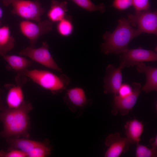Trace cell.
<instances>
[{
  "label": "cell",
  "instance_id": "1",
  "mask_svg": "<svg viewBox=\"0 0 157 157\" xmlns=\"http://www.w3.org/2000/svg\"><path fill=\"white\" fill-rule=\"evenodd\" d=\"M32 109L31 103L24 101L16 108L4 107L0 112V121L3 126L0 135L6 139L20 137L28 138L30 126L29 113Z\"/></svg>",
  "mask_w": 157,
  "mask_h": 157
},
{
  "label": "cell",
  "instance_id": "2",
  "mask_svg": "<svg viewBox=\"0 0 157 157\" xmlns=\"http://www.w3.org/2000/svg\"><path fill=\"white\" fill-rule=\"evenodd\" d=\"M141 34L132 27L127 19L121 18L118 20L113 32L106 31L103 35L104 42L101 45V50L106 54H120L129 49L128 44L132 39Z\"/></svg>",
  "mask_w": 157,
  "mask_h": 157
},
{
  "label": "cell",
  "instance_id": "3",
  "mask_svg": "<svg viewBox=\"0 0 157 157\" xmlns=\"http://www.w3.org/2000/svg\"><path fill=\"white\" fill-rule=\"evenodd\" d=\"M24 75L42 88L55 94L63 91L70 81L69 77L64 74L58 76L44 70L27 69Z\"/></svg>",
  "mask_w": 157,
  "mask_h": 157
},
{
  "label": "cell",
  "instance_id": "4",
  "mask_svg": "<svg viewBox=\"0 0 157 157\" xmlns=\"http://www.w3.org/2000/svg\"><path fill=\"white\" fill-rule=\"evenodd\" d=\"M5 6L11 5L13 7L12 14L17 15L24 20L35 22L41 21V17L45 10L38 1L29 0H3Z\"/></svg>",
  "mask_w": 157,
  "mask_h": 157
},
{
  "label": "cell",
  "instance_id": "5",
  "mask_svg": "<svg viewBox=\"0 0 157 157\" xmlns=\"http://www.w3.org/2000/svg\"><path fill=\"white\" fill-rule=\"evenodd\" d=\"M127 20L133 27H136L141 33L157 34V11L150 10L135 12L129 14Z\"/></svg>",
  "mask_w": 157,
  "mask_h": 157
},
{
  "label": "cell",
  "instance_id": "6",
  "mask_svg": "<svg viewBox=\"0 0 157 157\" xmlns=\"http://www.w3.org/2000/svg\"><path fill=\"white\" fill-rule=\"evenodd\" d=\"M34 22L24 20L19 24L21 33L29 40L32 47H35L39 38L51 31L52 27V23L49 20Z\"/></svg>",
  "mask_w": 157,
  "mask_h": 157
},
{
  "label": "cell",
  "instance_id": "7",
  "mask_svg": "<svg viewBox=\"0 0 157 157\" xmlns=\"http://www.w3.org/2000/svg\"><path fill=\"white\" fill-rule=\"evenodd\" d=\"M19 54L27 56L47 68L62 72L61 69L57 65L49 52L48 45L45 41L43 42L39 48L27 47L21 50Z\"/></svg>",
  "mask_w": 157,
  "mask_h": 157
},
{
  "label": "cell",
  "instance_id": "8",
  "mask_svg": "<svg viewBox=\"0 0 157 157\" xmlns=\"http://www.w3.org/2000/svg\"><path fill=\"white\" fill-rule=\"evenodd\" d=\"M120 54L119 66L122 69L125 67L136 65L141 62L154 61L157 60V53L154 51L140 48L128 49Z\"/></svg>",
  "mask_w": 157,
  "mask_h": 157
},
{
  "label": "cell",
  "instance_id": "9",
  "mask_svg": "<svg viewBox=\"0 0 157 157\" xmlns=\"http://www.w3.org/2000/svg\"><path fill=\"white\" fill-rule=\"evenodd\" d=\"M132 86L133 92L129 95L124 97L117 95L114 96L111 111L113 115H115L119 113L122 115H125L132 110L142 90L139 83L134 82Z\"/></svg>",
  "mask_w": 157,
  "mask_h": 157
},
{
  "label": "cell",
  "instance_id": "10",
  "mask_svg": "<svg viewBox=\"0 0 157 157\" xmlns=\"http://www.w3.org/2000/svg\"><path fill=\"white\" fill-rule=\"evenodd\" d=\"M104 143L108 147L105 154V157H119L128 150L130 144L126 137H122L118 132L108 135Z\"/></svg>",
  "mask_w": 157,
  "mask_h": 157
},
{
  "label": "cell",
  "instance_id": "11",
  "mask_svg": "<svg viewBox=\"0 0 157 157\" xmlns=\"http://www.w3.org/2000/svg\"><path fill=\"white\" fill-rule=\"evenodd\" d=\"M122 67H116L109 64L106 69V74L104 80V92L105 93L117 94L118 90L122 84Z\"/></svg>",
  "mask_w": 157,
  "mask_h": 157
},
{
  "label": "cell",
  "instance_id": "12",
  "mask_svg": "<svg viewBox=\"0 0 157 157\" xmlns=\"http://www.w3.org/2000/svg\"><path fill=\"white\" fill-rule=\"evenodd\" d=\"M63 100L69 108L73 111L83 107L88 102L84 90L79 87L67 90Z\"/></svg>",
  "mask_w": 157,
  "mask_h": 157
},
{
  "label": "cell",
  "instance_id": "13",
  "mask_svg": "<svg viewBox=\"0 0 157 157\" xmlns=\"http://www.w3.org/2000/svg\"><path fill=\"white\" fill-rule=\"evenodd\" d=\"M138 72L145 73L146 77L145 84L142 87L141 90L147 93L157 90V68L156 67L146 65L143 62H141L136 65Z\"/></svg>",
  "mask_w": 157,
  "mask_h": 157
},
{
  "label": "cell",
  "instance_id": "14",
  "mask_svg": "<svg viewBox=\"0 0 157 157\" xmlns=\"http://www.w3.org/2000/svg\"><path fill=\"white\" fill-rule=\"evenodd\" d=\"M144 127L142 122L135 118L126 122L124 125L125 134L130 144L139 143Z\"/></svg>",
  "mask_w": 157,
  "mask_h": 157
},
{
  "label": "cell",
  "instance_id": "15",
  "mask_svg": "<svg viewBox=\"0 0 157 157\" xmlns=\"http://www.w3.org/2000/svg\"><path fill=\"white\" fill-rule=\"evenodd\" d=\"M2 56L10 67L18 74H24L28 68L33 65V61L21 56L6 54Z\"/></svg>",
  "mask_w": 157,
  "mask_h": 157
},
{
  "label": "cell",
  "instance_id": "16",
  "mask_svg": "<svg viewBox=\"0 0 157 157\" xmlns=\"http://www.w3.org/2000/svg\"><path fill=\"white\" fill-rule=\"evenodd\" d=\"M6 140L10 145L8 149H18L26 154L40 145L43 142L31 140L28 138H7L6 139Z\"/></svg>",
  "mask_w": 157,
  "mask_h": 157
},
{
  "label": "cell",
  "instance_id": "17",
  "mask_svg": "<svg viewBox=\"0 0 157 157\" xmlns=\"http://www.w3.org/2000/svg\"><path fill=\"white\" fill-rule=\"evenodd\" d=\"M67 11V1L52 0L47 13V16L51 22L57 23L65 17Z\"/></svg>",
  "mask_w": 157,
  "mask_h": 157
},
{
  "label": "cell",
  "instance_id": "18",
  "mask_svg": "<svg viewBox=\"0 0 157 157\" xmlns=\"http://www.w3.org/2000/svg\"><path fill=\"white\" fill-rule=\"evenodd\" d=\"M23 85L17 83L16 85L11 87L7 93L6 101L8 107L15 108L19 106L24 101V95L22 90Z\"/></svg>",
  "mask_w": 157,
  "mask_h": 157
},
{
  "label": "cell",
  "instance_id": "19",
  "mask_svg": "<svg viewBox=\"0 0 157 157\" xmlns=\"http://www.w3.org/2000/svg\"><path fill=\"white\" fill-rule=\"evenodd\" d=\"M15 45V39L11 35L9 27H0V51L4 55L11 50Z\"/></svg>",
  "mask_w": 157,
  "mask_h": 157
},
{
  "label": "cell",
  "instance_id": "20",
  "mask_svg": "<svg viewBox=\"0 0 157 157\" xmlns=\"http://www.w3.org/2000/svg\"><path fill=\"white\" fill-rule=\"evenodd\" d=\"M56 29L58 33L62 36L67 37L70 35L74 30L71 17L69 16L66 15L57 22Z\"/></svg>",
  "mask_w": 157,
  "mask_h": 157
},
{
  "label": "cell",
  "instance_id": "21",
  "mask_svg": "<svg viewBox=\"0 0 157 157\" xmlns=\"http://www.w3.org/2000/svg\"><path fill=\"white\" fill-rule=\"evenodd\" d=\"M80 7L89 11H99L103 13L105 10V6L103 3L95 5L90 0H71Z\"/></svg>",
  "mask_w": 157,
  "mask_h": 157
},
{
  "label": "cell",
  "instance_id": "22",
  "mask_svg": "<svg viewBox=\"0 0 157 157\" xmlns=\"http://www.w3.org/2000/svg\"><path fill=\"white\" fill-rule=\"evenodd\" d=\"M51 147L46 142L35 147L26 154L27 157H45L50 155Z\"/></svg>",
  "mask_w": 157,
  "mask_h": 157
},
{
  "label": "cell",
  "instance_id": "23",
  "mask_svg": "<svg viewBox=\"0 0 157 157\" xmlns=\"http://www.w3.org/2000/svg\"><path fill=\"white\" fill-rule=\"evenodd\" d=\"M135 156L136 157H156L157 149L149 148L147 147L137 143Z\"/></svg>",
  "mask_w": 157,
  "mask_h": 157
},
{
  "label": "cell",
  "instance_id": "24",
  "mask_svg": "<svg viewBox=\"0 0 157 157\" xmlns=\"http://www.w3.org/2000/svg\"><path fill=\"white\" fill-rule=\"evenodd\" d=\"M26 154L16 149H8L7 151H0V157H26Z\"/></svg>",
  "mask_w": 157,
  "mask_h": 157
},
{
  "label": "cell",
  "instance_id": "25",
  "mask_svg": "<svg viewBox=\"0 0 157 157\" xmlns=\"http://www.w3.org/2000/svg\"><path fill=\"white\" fill-rule=\"evenodd\" d=\"M132 3L135 12L149 10V0H132Z\"/></svg>",
  "mask_w": 157,
  "mask_h": 157
},
{
  "label": "cell",
  "instance_id": "26",
  "mask_svg": "<svg viewBox=\"0 0 157 157\" xmlns=\"http://www.w3.org/2000/svg\"><path fill=\"white\" fill-rule=\"evenodd\" d=\"M132 0H114L112 6L120 10L126 9L132 6Z\"/></svg>",
  "mask_w": 157,
  "mask_h": 157
},
{
  "label": "cell",
  "instance_id": "27",
  "mask_svg": "<svg viewBox=\"0 0 157 157\" xmlns=\"http://www.w3.org/2000/svg\"><path fill=\"white\" fill-rule=\"evenodd\" d=\"M133 88L127 84H122L119 88L117 94L119 96L124 97L128 96L132 93Z\"/></svg>",
  "mask_w": 157,
  "mask_h": 157
},
{
  "label": "cell",
  "instance_id": "28",
  "mask_svg": "<svg viewBox=\"0 0 157 157\" xmlns=\"http://www.w3.org/2000/svg\"><path fill=\"white\" fill-rule=\"evenodd\" d=\"M150 145L152 148L157 149V136L156 135L154 137L151 138L149 141Z\"/></svg>",
  "mask_w": 157,
  "mask_h": 157
},
{
  "label": "cell",
  "instance_id": "29",
  "mask_svg": "<svg viewBox=\"0 0 157 157\" xmlns=\"http://www.w3.org/2000/svg\"><path fill=\"white\" fill-rule=\"evenodd\" d=\"M5 107L3 105V103L1 99V97L0 94V112Z\"/></svg>",
  "mask_w": 157,
  "mask_h": 157
},
{
  "label": "cell",
  "instance_id": "30",
  "mask_svg": "<svg viewBox=\"0 0 157 157\" xmlns=\"http://www.w3.org/2000/svg\"><path fill=\"white\" fill-rule=\"evenodd\" d=\"M3 10L0 7V27L1 26V22L0 20L1 19V18L2 17V16L3 15Z\"/></svg>",
  "mask_w": 157,
  "mask_h": 157
},
{
  "label": "cell",
  "instance_id": "31",
  "mask_svg": "<svg viewBox=\"0 0 157 157\" xmlns=\"http://www.w3.org/2000/svg\"><path fill=\"white\" fill-rule=\"evenodd\" d=\"M4 55V54L0 51V55L3 56Z\"/></svg>",
  "mask_w": 157,
  "mask_h": 157
}]
</instances>
